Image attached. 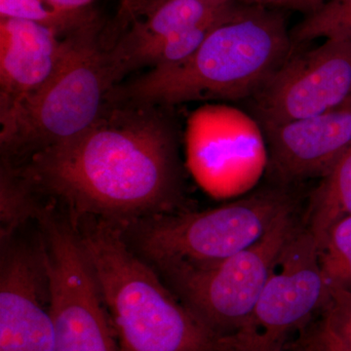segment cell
<instances>
[{
  "label": "cell",
  "mask_w": 351,
  "mask_h": 351,
  "mask_svg": "<svg viewBox=\"0 0 351 351\" xmlns=\"http://www.w3.org/2000/svg\"><path fill=\"white\" fill-rule=\"evenodd\" d=\"M320 318L351 350V292L330 288L329 300Z\"/></svg>",
  "instance_id": "cell-19"
},
{
  "label": "cell",
  "mask_w": 351,
  "mask_h": 351,
  "mask_svg": "<svg viewBox=\"0 0 351 351\" xmlns=\"http://www.w3.org/2000/svg\"><path fill=\"white\" fill-rule=\"evenodd\" d=\"M0 351H54L52 295L45 256L38 245L1 244Z\"/></svg>",
  "instance_id": "cell-10"
},
{
  "label": "cell",
  "mask_w": 351,
  "mask_h": 351,
  "mask_svg": "<svg viewBox=\"0 0 351 351\" xmlns=\"http://www.w3.org/2000/svg\"><path fill=\"white\" fill-rule=\"evenodd\" d=\"M161 1H163V0H145L144 3H143L142 5L138 7V10L136 11L135 15H134V16H136V14L138 13V11L142 10V9L145 8V7H149V6L154 5V4L159 3V2H161ZM209 1H213V2H217V3L223 4V3H228V2L233 1V0H209Z\"/></svg>",
  "instance_id": "cell-26"
},
{
  "label": "cell",
  "mask_w": 351,
  "mask_h": 351,
  "mask_svg": "<svg viewBox=\"0 0 351 351\" xmlns=\"http://www.w3.org/2000/svg\"><path fill=\"white\" fill-rule=\"evenodd\" d=\"M348 216H351V147L321 178L311 195L304 226L319 248L331 226Z\"/></svg>",
  "instance_id": "cell-14"
},
{
  "label": "cell",
  "mask_w": 351,
  "mask_h": 351,
  "mask_svg": "<svg viewBox=\"0 0 351 351\" xmlns=\"http://www.w3.org/2000/svg\"><path fill=\"white\" fill-rule=\"evenodd\" d=\"M293 44L282 13L241 3L186 61L117 85L110 99L167 107L253 97L292 55Z\"/></svg>",
  "instance_id": "cell-3"
},
{
  "label": "cell",
  "mask_w": 351,
  "mask_h": 351,
  "mask_svg": "<svg viewBox=\"0 0 351 351\" xmlns=\"http://www.w3.org/2000/svg\"><path fill=\"white\" fill-rule=\"evenodd\" d=\"M263 127L330 112L351 101V39L329 38L291 55L255 96Z\"/></svg>",
  "instance_id": "cell-9"
},
{
  "label": "cell",
  "mask_w": 351,
  "mask_h": 351,
  "mask_svg": "<svg viewBox=\"0 0 351 351\" xmlns=\"http://www.w3.org/2000/svg\"><path fill=\"white\" fill-rule=\"evenodd\" d=\"M0 17L29 21L66 36L96 19L87 9L59 10L43 0H0Z\"/></svg>",
  "instance_id": "cell-16"
},
{
  "label": "cell",
  "mask_w": 351,
  "mask_h": 351,
  "mask_svg": "<svg viewBox=\"0 0 351 351\" xmlns=\"http://www.w3.org/2000/svg\"><path fill=\"white\" fill-rule=\"evenodd\" d=\"M233 1L221 4L209 0H163L145 7L138 12L144 14L145 19L136 21L131 29L108 48L110 66L145 46L216 17Z\"/></svg>",
  "instance_id": "cell-13"
},
{
  "label": "cell",
  "mask_w": 351,
  "mask_h": 351,
  "mask_svg": "<svg viewBox=\"0 0 351 351\" xmlns=\"http://www.w3.org/2000/svg\"><path fill=\"white\" fill-rule=\"evenodd\" d=\"M43 1L59 10L80 11L86 9L93 0H43Z\"/></svg>",
  "instance_id": "cell-21"
},
{
  "label": "cell",
  "mask_w": 351,
  "mask_h": 351,
  "mask_svg": "<svg viewBox=\"0 0 351 351\" xmlns=\"http://www.w3.org/2000/svg\"><path fill=\"white\" fill-rule=\"evenodd\" d=\"M326 0H289L285 8L294 9V10L302 11L309 13L316 7L321 5Z\"/></svg>",
  "instance_id": "cell-23"
},
{
  "label": "cell",
  "mask_w": 351,
  "mask_h": 351,
  "mask_svg": "<svg viewBox=\"0 0 351 351\" xmlns=\"http://www.w3.org/2000/svg\"><path fill=\"white\" fill-rule=\"evenodd\" d=\"M247 5L263 7H285L289 0H237Z\"/></svg>",
  "instance_id": "cell-25"
},
{
  "label": "cell",
  "mask_w": 351,
  "mask_h": 351,
  "mask_svg": "<svg viewBox=\"0 0 351 351\" xmlns=\"http://www.w3.org/2000/svg\"><path fill=\"white\" fill-rule=\"evenodd\" d=\"M291 351H313L308 346L304 343L301 338L297 339L292 346H291Z\"/></svg>",
  "instance_id": "cell-27"
},
{
  "label": "cell",
  "mask_w": 351,
  "mask_h": 351,
  "mask_svg": "<svg viewBox=\"0 0 351 351\" xmlns=\"http://www.w3.org/2000/svg\"><path fill=\"white\" fill-rule=\"evenodd\" d=\"M59 36L29 21L0 19V119L52 75L63 51Z\"/></svg>",
  "instance_id": "cell-12"
},
{
  "label": "cell",
  "mask_w": 351,
  "mask_h": 351,
  "mask_svg": "<svg viewBox=\"0 0 351 351\" xmlns=\"http://www.w3.org/2000/svg\"><path fill=\"white\" fill-rule=\"evenodd\" d=\"M160 108L108 99L80 135L7 160L73 225L100 219L124 228L172 213L182 199V171L174 125Z\"/></svg>",
  "instance_id": "cell-1"
},
{
  "label": "cell",
  "mask_w": 351,
  "mask_h": 351,
  "mask_svg": "<svg viewBox=\"0 0 351 351\" xmlns=\"http://www.w3.org/2000/svg\"><path fill=\"white\" fill-rule=\"evenodd\" d=\"M286 188L277 184L213 209L157 215L120 228L157 271L208 267L253 246L298 207Z\"/></svg>",
  "instance_id": "cell-5"
},
{
  "label": "cell",
  "mask_w": 351,
  "mask_h": 351,
  "mask_svg": "<svg viewBox=\"0 0 351 351\" xmlns=\"http://www.w3.org/2000/svg\"><path fill=\"white\" fill-rule=\"evenodd\" d=\"M329 295L317 244L301 225L265 284L250 324L239 336L242 351H283L290 335L322 313Z\"/></svg>",
  "instance_id": "cell-8"
},
{
  "label": "cell",
  "mask_w": 351,
  "mask_h": 351,
  "mask_svg": "<svg viewBox=\"0 0 351 351\" xmlns=\"http://www.w3.org/2000/svg\"><path fill=\"white\" fill-rule=\"evenodd\" d=\"M145 1V0H122L119 15H117L120 22L122 19L128 20L129 18L134 17L138 7L142 5Z\"/></svg>",
  "instance_id": "cell-22"
},
{
  "label": "cell",
  "mask_w": 351,
  "mask_h": 351,
  "mask_svg": "<svg viewBox=\"0 0 351 351\" xmlns=\"http://www.w3.org/2000/svg\"><path fill=\"white\" fill-rule=\"evenodd\" d=\"M115 87L96 19L66 34L56 69L1 122V154L19 160L93 125Z\"/></svg>",
  "instance_id": "cell-4"
},
{
  "label": "cell",
  "mask_w": 351,
  "mask_h": 351,
  "mask_svg": "<svg viewBox=\"0 0 351 351\" xmlns=\"http://www.w3.org/2000/svg\"><path fill=\"white\" fill-rule=\"evenodd\" d=\"M307 327L311 329V331L317 337V339H319L321 343L326 346L330 351H351L343 341H339V339L332 334L331 330L328 328L324 321L321 319V318L315 321V322L313 321Z\"/></svg>",
  "instance_id": "cell-20"
},
{
  "label": "cell",
  "mask_w": 351,
  "mask_h": 351,
  "mask_svg": "<svg viewBox=\"0 0 351 351\" xmlns=\"http://www.w3.org/2000/svg\"><path fill=\"white\" fill-rule=\"evenodd\" d=\"M36 221L52 295L54 351H119L75 225L51 204Z\"/></svg>",
  "instance_id": "cell-7"
},
{
  "label": "cell",
  "mask_w": 351,
  "mask_h": 351,
  "mask_svg": "<svg viewBox=\"0 0 351 351\" xmlns=\"http://www.w3.org/2000/svg\"><path fill=\"white\" fill-rule=\"evenodd\" d=\"M41 205L38 196L15 170L1 158L0 169V239L1 244L12 240L29 219H36Z\"/></svg>",
  "instance_id": "cell-15"
},
{
  "label": "cell",
  "mask_w": 351,
  "mask_h": 351,
  "mask_svg": "<svg viewBox=\"0 0 351 351\" xmlns=\"http://www.w3.org/2000/svg\"><path fill=\"white\" fill-rule=\"evenodd\" d=\"M293 43L317 38L351 39V0H326L307 13L292 34Z\"/></svg>",
  "instance_id": "cell-17"
},
{
  "label": "cell",
  "mask_w": 351,
  "mask_h": 351,
  "mask_svg": "<svg viewBox=\"0 0 351 351\" xmlns=\"http://www.w3.org/2000/svg\"><path fill=\"white\" fill-rule=\"evenodd\" d=\"M277 184L322 178L351 147V101L330 112L263 127Z\"/></svg>",
  "instance_id": "cell-11"
},
{
  "label": "cell",
  "mask_w": 351,
  "mask_h": 351,
  "mask_svg": "<svg viewBox=\"0 0 351 351\" xmlns=\"http://www.w3.org/2000/svg\"><path fill=\"white\" fill-rule=\"evenodd\" d=\"M300 338L306 343L313 351H330L326 346L317 339L308 327L304 328L300 334Z\"/></svg>",
  "instance_id": "cell-24"
},
{
  "label": "cell",
  "mask_w": 351,
  "mask_h": 351,
  "mask_svg": "<svg viewBox=\"0 0 351 351\" xmlns=\"http://www.w3.org/2000/svg\"><path fill=\"white\" fill-rule=\"evenodd\" d=\"M119 351H242L195 315L119 226L100 219L75 225Z\"/></svg>",
  "instance_id": "cell-2"
},
{
  "label": "cell",
  "mask_w": 351,
  "mask_h": 351,
  "mask_svg": "<svg viewBox=\"0 0 351 351\" xmlns=\"http://www.w3.org/2000/svg\"><path fill=\"white\" fill-rule=\"evenodd\" d=\"M319 265L330 288L351 292V216L339 219L318 248Z\"/></svg>",
  "instance_id": "cell-18"
},
{
  "label": "cell",
  "mask_w": 351,
  "mask_h": 351,
  "mask_svg": "<svg viewBox=\"0 0 351 351\" xmlns=\"http://www.w3.org/2000/svg\"><path fill=\"white\" fill-rule=\"evenodd\" d=\"M297 208L253 246L214 265L159 270L180 301L210 329L240 336L250 324L265 284L301 226Z\"/></svg>",
  "instance_id": "cell-6"
}]
</instances>
